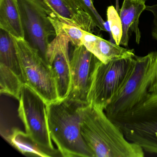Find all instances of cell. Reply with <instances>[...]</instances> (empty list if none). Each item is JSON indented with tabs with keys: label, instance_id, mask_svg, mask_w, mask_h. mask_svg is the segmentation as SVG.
<instances>
[{
	"label": "cell",
	"instance_id": "obj_12",
	"mask_svg": "<svg viewBox=\"0 0 157 157\" xmlns=\"http://www.w3.org/2000/svg\"><path fill=\"white\" fill-rule=\"evenodd\" d=\"M81 42L89 51L104 63L136 56L134 49L124 48L86 31L83 33Z\"/></svg>",
	"mask_w": 157,
	"mask_h": 157
},
{
	"label": "cell",
	"instance_id": "obj_5",
	"mask_svg": "<svg viewBox=\"0 0 157 157\" xmlns=\"http://www.w3.org/2000/svg\"><path fill=\"white\" fill-rule=\"evenodd\" d=\"M12 37L24 84L37 93L47 105L59 101L55 75L50 65L24 39Z\"/></svg>",
	"mask_w": 157,
	"mask_h": 157
},
{
	"label": "cell",
	"instance_id": "obj_9",
	"mask_svg": "<svg viewBox=\"0 0 157 157\" xmlns=\"http://www.w3.org/2000/svg\"><path fill=\"white\" fill-rule=\"evenodd\" d=\"M69 39L66 36L56 35L50 42L47 59L55 75L59 100L68 96L71 86L70 57L69 55Z\"/></svg>",
	"mask_w": 157,
	"mask_h": 157
},
{
	"label": "cell",
	"instance_id": "obj_4",
	"mask_svg": "<svg viewBox=\"0 0 157 157\" xmlns=\"http://www.w3.org/2000/svg\"><path fill=\"white\" fill-rule=\"evenodd\" d=\"M135 57L111 60L107 63L100 60L93 74L87 104L104 110L120 93L131 76L136 64Z\"/></svg>",
	"mask_w": 157,
	"mask_h": 157
},
{
	"label": "cell",
	"instance_id": "obj_13",
	"mask_svg": "<svg viewBox=\"0 0 157 157\" xmlns=\"http://www.w3.org/2000/svg\"><path fill=\"white\" fill-rule=\"evenodd\" d=\"M145 0H124L118 12L123 28V34L120 46L128 47V41L132 33H135L136 41L139 44L141 33L139 27V18L146 10Z\"/></svg>",
	"mask_w": 157,
	"mask_h": 157
},
{
	"label": "cell",
	"instance_id": "obj_3",
	"mask_svg": "<svg viewBox=\"0 0 157 157\" xmlns=\"http://www.w3.org/2000/svg\"><path fill=\"white\" fill-rule=\"evenodd\" d=\"M128 141L157 154V95L131 110L108 117Z\"/></svg>",
	"mask_w": 157,
	"mask_h": 157
},
{
	"label": "cell",
	"instance_id": "obj_10",
	"mask_svg": "<svg viewBox=\"0 0 157 157\" xmlns=\"http://www.w3.org/2000/svg\"><path fill=\"white\" fill-rule=\"evenodd\" d=\"M49 16L93 33L97 26L80 0H41Z\"/></svg>",
	"mask_w": 157,
	"mask_h": 157
},
{
	"label": "cell",
	"instance_id": "obj_14",
	"mask_svg": "<svg viewBox=\"0 0 157 157\" xmlns=\"http://www.w3.org/2000/svg\"><path fill=\"white\" fill-rule=\"evenodd\" d=\"M0 29L15 38L24 39L18 0H0Z\"/></svg>",
	"mask_w": 157,
	"mask_h": 157
},
{
	"label": "cell",
	"instance_id": "obj_6",
	"mask_svg": "<svg viewBox=\"0 0 157 157\" xmlns=\"http://www.w3.org/2000/svg\"><path fill=\"white\" fill-rule=\"evenodd\" d=\"M19 101L18 114L26 134L54 157L59 156L60 152L52 144L44 100L33 89L24 84Z\"/></svg>",
	"mask_w": 157,
	"mask_h": 157
},
{
	"label": "cell",
	"instance_id": "obj_8",
	"mask_svg": "<svg viewBox=\"0 0 157 157\" xmlns=\"http://www.w3.org/2000/svg\"><path fill=\"white\" fill-rule=\"evenodd\" d=\"M99 61L83 45L74 46L70 58L71 89L67 98L87 104L93 74Z\"/></svg>",
	"mask_w": 157,
	"mask_h": 157
},
{
	"label": "cell",
	"instance_id": "obj_1",
	"mask_svg": "<svg viewBox=\"0 0 157 157\" xmlns=\"http://www.w3.org/2000/svg\"><path fill=\"white\" fill-rule=\"evenodd\" d=\"M81 132L94 157H143L144 151L126 139L104 110L91 104L81 110Z\"/></svg>",
	"mask_w": 157,
	"mask_h": 157
},
{
	"label": "cell",
	"instance_id": "obj_11",
	"mask_svg": "<svg viewBox=\"0 0 157 157\" xmlns=\"http://www.w3.org/2000/svg\"><path fill=\"white\" fill-rule=\"evenodd\" d=\"M152 60L153 57L151 54L138 57L139 81H137L136 90L128 103L125 112L131 110L150 97L157 95V52L153 62Z\"/></svg>",
	"mask_w": 157,
	"mask_h": 157
},
{
	"label": "cell",
	"instance_id": "obj_7",
	"mask_svg": "<svg viewBox=\"0 0 157 157\" xmlns=\"http://www.w3.org/2000/svg\"><path fill=\"white\" fill-rule=\"evenodd\" d=\"M24 40L48 62L49 38L56 36L49 14L41 0H18Z\"/></svg>",
	"mask_w": 157,
	"mask_h": 157
},
{
	"label": "cell",
	"instance_id": "obj_20",
	"mask_svg": "<svg viewBox=\"0 0 157 157\" xmlns=\"http://www.w3.org/2000/svg\"><path fill=\"white\" fill-rule=\"evenodd\" d=\"M87 13L90 15L100 31H108L106 22L104 21L94 5L93 0H80Z\"/></svg>",
	"mask_w": 157,
	"mask_h": 157
},
{
	"label": "cell",
	"instance_id": "obj_17",
	"mask_svg": "<svg viewBox=\"0 0 157 157\" xmlns=\"http://www.w3.org/2000/svg\"><path fill=\"white\" fill-rule=\"evenodd\" d=\"M22 79L10 69L0 64V92L19 101L23 85Z\"/></svg>",
	"mask_w": 157,
	"mask_h": 157
},
{
	"label": "cell",
	"instance_id": "obj_18",
	"mask_svg": "<svg viewBox=\"0 0 157 157\" xmlns=\"http://www.w3.org/2000/svg\"><path fill=\"white\" fill-rule=\"evenodd\" d=\"M49 17L56 35L62 34L66 36L74 46L82 44L81 39L85 31L78 26L63 22L49 16Z\"/></svg>",
	"mask_w": 157,
	"mask_h": 157
},
{
	"label": "cell",
	"instance_id": "obj_19",
	"mask_svg": "<svg viewBox=\"0 0 157 157\" xmlns=\"http://www.w3.org/2000/svg\"><path fill=\"white\" fill-rule=\"evenodd\" d=\"M106 15L110 34L115 44L120 46L123 28L119 13L114 6H110L107 8Z\"/></svg>",
	"mask_w": 157,
	"mask_h": 157
},
{
	"label": "cell",
	"instance_id": "obj_15",
	"mask_svg": "<svg viewBox=\"0 0 157 157\" xmlns=\"http://www.w3.org/2000/svg\"><path fill=\"white\" fill-rule=\"evenodd\" d=\"M1 135L12 146L25 155L54 157L52 153L40 147L26 132L19 128H12L10 132H4Z\"/></svg>",
	"mask_w": 157,
	"mask_h": 157
},
{
	"label": "cell",
	"instance_id": "obj_2",
	"mask_svg": "<svg viewBox=\"0 0 157 157\" xmlns=\"http://www.w3.org/2000/svg\"><path fill=\"white\" fill-rule=\"evenodd\" d=\"M81 103L66 98L46 105L51 139L64 157H94L81 132Z\"/></svg>",
	"mask_w": 157,
	"mask_h": 157
},
{
	"label": "cell",
	"instance_id": "obj_21",
	"mask_svg": "<svg viewBox=\"0 0 157 157\" xmlns=\"http://www.w3.org/2000/svg\"><path fill=\"white\" fill-rule=\"evenodd\" d=\"M146 10L151 12L153 15V26L151 30V35L153 39L157 40V4L151 6H147Z\"/></svg>",
	"mask_w": 157,
	"mask_h": 157
},
{
	"label": "cell",
	"instance_id": "obj_16",
	"mask_svg": "<svg viewBox=\"0 0 157 157\" xmlns=\"http://www.w3.org/2000/svg\"><path fill=\"white\" fill-rule=\"evenodd\" d=\"M0 64L10 69L22 78L16 48L12 36L0 29Z\"/></svg>",
	"mask_w": 157,
	"mask_h": 157
}]
</instances>
